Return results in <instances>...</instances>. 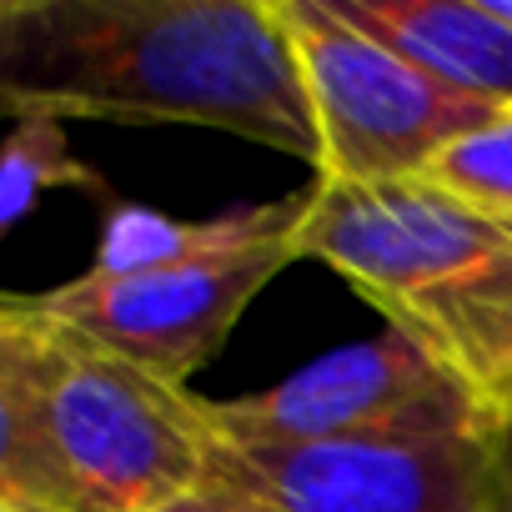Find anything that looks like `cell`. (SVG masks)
I'll use <instances>...</instances> for the list:
<instances>
[{"instance_id":"1","label":"cell","mask_w":512,"mask_h":512,"mask_svg":"<svg viewBox=\"0 0 512 512\" xmlns=\"http://www.w3.org/2000/svg\"><path fill=\"white\" fill-rule=\"evenodd\" d=\"M0 111L196 126L317 166L277 0H16L0 31Z\"/></svg>"},{"instance_id":"2","label":"cell","mask_w":512,"mask_h":512,"mask_svg":"<svg viewBox=\"0 0 512 512\" xmlns=\"http://www.w3.org/2000/svg\"><path fill=\"white\" fill-rule=\"evenodd\" d=\"M297 251L302 262L332 267L387 317V332L462 377L492 412L512 367L507 221L482 216L427 176L367 186L312 176Z\"/></svg>"},{"instance_id":"3","label":"cell","mask_w":512,"mask_h":512,"mask_svg":"<svg viewBox=\"0 0 512 512\" xmlns=\"http://www.w3.org/2000/svg\"><path fill=\"white\" fill-rule=\"evenodd\" d=\"M302 216L307 191L186 226L121 211L101 262L36 302L161 382L191 387L267 282L302 262Z\"/></svg>"},{"instance_id":"4","label":"cell","mask_w":512,"mask_h":512,"mask_svg":"<svg viewBox=\"0 0 512 512\" xmlns=\"http://www.w3.org/2000/svg\"><path fill=\"white\" fill-rule=\"evenodd\" d=\"M46 447L66 512H156L206 482L216 427L206 397L46 312Z\"/></svg>"},{"instance_id":"5","label":"cell","mask_w":512,"mask_h":512,"mask_svg":"<svg viewBox=\"0 0 512 512\" xmlns=\"http://www.w3.org/2000/svg\"><path fill=\"white\" fill-rule=\"evenodd\" d=\"M277 16L317 131V181L367 186L422 176L452 141L507 111L432 81L347 21L337 0H277Z\"/></svg>"},{"instance_id":"6","label":"cell","mask_w":512,"mask_h":512,"mask_svg":"<svg viewBox=\"0 0 512 512\" xmlns=\"http://www.w3.org/2000/svg\"><path fill=\"white\" fill-rule=\"evenodd\" d=\"M226 442H357V437H457L502 432L487 402L397 332L327 352L277 387L211 402Z\"/></svg>"},{"instance_id":"7","label":"cell","mask_w":512,"mask_h":512,"mask_svg":"<svg viewBox=\"0 0 512 512\" xmlns=\"http://www.w3.org/2000/svg\"><path fill=\"white\" fill-rule=\"evenodd\" d=\"M502 432L357 437V442H226L206 477L262 512H487Z\"/></svg>"},{"instance_id":"8","label":"cell","mask_w":512,"mask_h":512,"mask_svg":"<svg viewBox=\"0 0 512 512\" xmlns=\"http://www.w3.org/2000/svg\"><path fill=\"white\" fill-rule=\"evenodd\" d=\"M337 11L432 81L512 106V26L487 0H337Z\"/></svg>"},{"instance_id":"9","label":"cell","mask_w":512,"mask_h":512,"mask_svg":"<svg viewBox=\"0 0 512 512\" xmlns=\"http://www.w3.org/2000/svg\"><path fill=\"white\" fill-rule=\"evenodd\" d=\"M0 507L66 512L46 447V312L0 297Z\"/></svg>"},{"instance_id":"10","label":"cell","mask_w":512,"mask_h":512,"mask_svg":"<svg viewBox=\"0 0 512 512\" xmlns=\"http://www.w3.org/2000/svg\"><path fill=\"white\" fill-rule=\"evenodd\" d=\"M422 176L452 191L457 201L477 206L482 216L512 226V106L497 111L487 126L467 131L462 141H452Z\"/></svg>"},{"instance_id":"11","label":"cell","mask_w":512,"mask_h":512,"mask_svg":"<svg viewBox=\"0 0 512 512\" xmlns=\"http://www.w3.org/2000/svg\"><path fill=\"white\" fill-rule=\"evenodd\" d=\"M51 186H101L66 146L61 121H21L0 146V226H11Z\"/></svg>"},{"instance_id":"12","label":"cell","mask_w":512,"mask_h":512,"mask_svg":"<svg viewBox=\"0 0 512 512\" xmlns=\"http://www.w3.org/2000/svg\"><path fill=\"white\" fill-rule=\"evenodd\" d=\"M156 512H262V507H251L246 497H236V492H226V487H216L206 477L196 492H186V497H176V502H166Z\"/></svg>"},{"instance_id":"13","label":"cell","mask_w":512,"mask_h":512,"mask_svg":"<svg viewBox=\"0 0 512 512\" xmlns=\"http://www.w3.org/2000/svg\"><path fill=\"white\" fill-rule=\"evenodd\" d=\"M487 512H512V422L497 437V462H492V507Z\"/></svg>"},{"instance_id":"14","label":"cell","mask_w":512,"mask_h":512,"mask_svg":"<svg viewBox=\"0 0 512 512\" xmlns=\"http://www.w3.org/2000/svg\"><path fill=\"white\" fill-rule=\"evenodd\" d=\"M492 412H497V422H502V427L512 422V367H507V377H502V387H497V402H492Z\"/></svg>"},{"instance_id":"15","label":"cell","mask_w":512,"mask_h":512,"mask_svg":"<svg viewBox=\"0 0 512 512\" xmlns=\"http://www.w3.org/2000/svg\"><path fill=\"white\" fill-rule=\"evenodd\" d=\"M487 6H492V11H497V16L512 26V0H487Z\"/></svg>"},{"instance_id":"16","label":"cell","mask_w":512,"mask_h":512,"mask_svg":"<svg viewBox=\"0 0 512 512\" xmlns=\"http://www.w3.org/2000/svg\"><path fill=\"white\" fill-rule=\"evenodd\" d=\"M11 6L16 0H0V31H6V21H11Z\"/></svg>"},{"instance_id":"17","label":"cell","mask_w":512,"mask_h":512,"mask_svg":"<svg viewBox=\"0 0 512 512\" xmlns=\"http://www.w3.org/2000/svg\"><path fill=\"white\" fill-rule=\"evenodd\" d=\"M0 512H16V507H0Z\"/></svg>"}]
</instances>
